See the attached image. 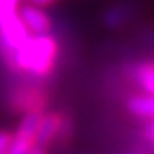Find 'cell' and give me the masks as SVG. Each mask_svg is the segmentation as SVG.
I'll use <instances>...</instances> for the list:
<instances>
[{
	"label": "cell",
	"mask_w": 154,
	"mask_h": 154,
	"mask_svg": "<svg viewBox=\"0 0 154 154\" xmlns=\"http://www.w3.org/2000/svg\"><path fill=\"white\" fill-rule=\"evenodd\" d=\"M60 58V41L53 33L29 34L16 48L17 74L45 81L48 79Z\"/></svg>",
	"instance_id": "obj_1"
},
{
	"label": "cell",
	"mask_w": 154,
	"mask_h": 154,
	"mask_svg": "<svg viewBox=\"0 0 154 154\" xmlns=\"http://www.w3.org/2000/svg\"><path fill=\"white\" fill-rule=\"evenodd\" d=\"M16 82L5 96L7 110L14 115H22L26 111H45L50 105V93L39 79Z\"/></svg>",
	"instance_id": "obj_2"
},
{
	"label": "cell",
	"mask_w": 154,
	"mask_h": 154,
	"mask_svg": "<svg viewBox=\"0 0 154 154\" xmlns=\"http://www.w3.org/2000/svg\"><path fill=\"white\" fill-rule=\"evenodd\" d=\"M17 12L29 34H46L53 31V21L48 16V12L41 7L26 2L17 9Z\"/></svg>",
	"instance_id": "obj_3"
},
{
	"label": "cell",
	"mask_w": 154,
	"mask_h": 154,
	"mask_svg": "<svg viewBox=\"0 0 154 154\" xmlns=\"http://www.w3.org/2000/svg\"><path fill=\"white\" fill-rule=\"evenodd\" d=\"M62 116H63V111L58 110H45L41 113L38 127H36V134H34V144L36 146L45 149H50L53 146L62 123Z\"/></svg>",
	"instance_id": "obj_4"
},
{
	"label": "cell",
	"mask_w": 154,
	"mask_h": 154,
	"mask_svg": "<svg viewBox=\"0 0 154 154\" xmlns=\"http://www.w3.org/2000/svg\"><path fill=\"white\" fill-rule=\"evenodd\" d=\"M130 81L140 88L142 93L154 96V60L137 62L128 72Z\"/></svg>",
	"instance_id": "obj_5"
},
{
	"label": "cell",
	"mask_w": 154,
	"mask_h": 154,
	"mask_svg": "<svg viewBox=\"0 0 154 154\" xmlns=\"http://www.w3.org/2000/svg\"><path fill=\"white\" fill-rule=\"evenodd\" d=\"M125 108L130 115L137 118H154V96L147 93L132 94L125 101Z\"/></svg>",
	"instance_id": "obj_6"
},
{
	"label": "cell",
	"mask_w": 154,
	"mask_h": 154,
	"mask_svg": "<svg viewBox=\"0 0 154 154\" xmlns=\"http://www.w3.org/2000/svg\"><path fill=\"white\" fill-rule=\"evenodd\" d=\"M130 19V9L125 5H113L103 14V24L106 28H120Z\"/></svg>",
	"instance_id": "obj_7"
},
{
	"label": "cell",
	"mask_w": 154,
	"mask_h": 154,
	"mask_svg": "<svg viewBox=\"0 0 154 154\" xmlns=\"http://www.w3.org/2000/svg\"><path fill=\"white\" fill-rule=\"evenodd\" d=\"M74 132H75L74 120H72V116H69L65 111H63L60 128H58V134H57V139H55V142H53V146H60V147H63L65 144H69L72 140Z\"/></svg>",
	"instance_id": "obj_8"
},
{
	"label": "cell",
	"mask_w": 154,
	"mask_h": 154,
	"mask_svg": "<svg viewBox=\"0 0 154 154\" xmlns=\"http://www.w3.org/2000/svg\"><path fill=\"white\" fill-rule=\"evenodd\" d=\"M12 132L9 128H0V154H9Z\"/></svg>",
	"instance_id": "obj_9"
},
{
	"label": "cell",
	"mask_w": 154,
	"mask_h": 154,
	"mask_svg": "<svg viewBox=\"0 0 154 154\" xmlns=\"http://www.w3.org/2000/svg\"><path fill=\"white\" fill-rule=\"evenodd\" d=\"M29 4H33L36 7H41V9H48V7L55 5L58 0H28Z\"/></svg>",
	"instance_id": "obj_10"
},
{
	"label": "cell",
	"mask_w": 154,
	"mask_h": 154,
	"mask_svg": "<svg viewBox=\"0 0 154 154\" xmlns=\"http://www.w3.org/2000/svg\"><path fill=\"white\" fill-rule=\"evenodd\" d=\"M29 154H48V149L39 147V146H34V147L29 151Z\"/></svg>",
	"instance_id": "obj_11"
},
{
	"label": "cell",
	"mask_w": 154,
	"mask_h": 154,
	"mask_svg": "<svg viewBox=\"0 0 154 154\" xmlns=\"http://www.w3.org/2000/svg\"><path fill=\"white\" fill-rule=\"evenodd\" d=\"M151 154H154V144H152V151H151Z\"/></svg>",
	"instance_id": "obj_12"
}]
</instances>
